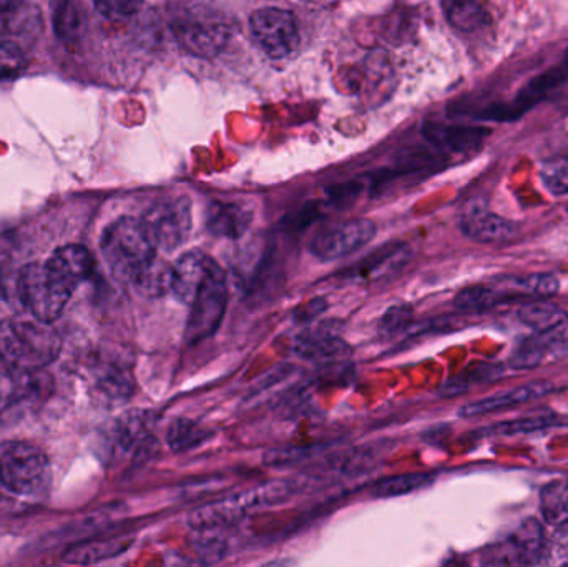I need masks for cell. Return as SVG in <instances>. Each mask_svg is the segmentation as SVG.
Returning a JSON list of instances; mask_svg holds the SVG:
<instances>
[{
	"instance_id": "1",
	"label": "cell",
	"mask_w": 568,
	"mask_h": 567,
	"mask_svg": "<svg viewBox=\"0 0 568 567\" xmlns=\"http://www.w3.org/2000/svg\"><path fill=\"white\" fill-rule=\"evenodd\" d=\"M59 333L40 320L9 318L0 322V358L13 372L33 373L59 356Z\"/></svg>"
},
{
	"instance_id": "2",
	"label": "cell",
	"mask_w": 568,
	"mask_h": 567,
	"mask_svg": "<svg viewBox=\"0 0 568 567\" xmlns=\"http://www.w3.org/2000/svg\"><path fill=\"white\" fill-rule=\"evenodd\" d=\"M102 253L116 280L133 283L156 259V246L142 220L123 216L103 232Z\"/></svg>"
},
{
	"instance_id": "3",
	"label": "cell",
	"mask_w": 568,
	"mask_h": 567,
	"mask_svg": "<svg viewBox=\"0 0 568 567\" xmlns=\"http://www.w3.org/2000/svg\"><path fill=\"white\" fill-rule=\"evenodd\" d=\"M52 468L42 449L32 443H0V483L20 496H40L49 489Z\"/></svg>"
},
{
	"instance_id": "4",
	"label": "cell",
	"mask_w": 568,
	"mask_h": 567,
	"mask_svg": "<svg viewBox=\"0 0 568 567\" xmlns=\"http://www.w3.org/2000/svg\"><path fill=\"white\" fill-rule=\"evenodd\" d=\"M75 290L70 288L45 263L33 262L20 270L17 293L27 312L40 322L52 323L62 315Z\"/></svg>"
},
{
	"instance_id": "5",
	"label": "cell",
	"mask_w": 568,
	"mask_h": 567,
	"mask_svg": "<svg viewBox=\"0 0 568 567\" xmlns=\"http://www.w3.org/2000/svg\"><path fill=\"white\" fill-rule=\"evenodd\" d=\"M229 305V282L225 272L213 260L205 280L200 285L195 298L190 303V318L186 325V340L200 343L212 338L225 318Z\"/></svg>"
},
{
	"instance_id": "6",
	"label": "cell",
	"mask_w": 568,
	"mask_h": 567,
	"mask_svg": "<svg viewBox=\"0 0 568 567\" xmlns=\"http://www.w3.org/2000/svg\"><path fill=\"white\" fill-rule=\"evenodd\" d=\"M183 49L193 55H216L230 39V26L219 12L200 7L179 17L173 26Z\"/></svg>"
},
{
	"instance_id": "7",
	"label": "cell",
	"mask_w": 568,
	"mask_h": 567,
	"mask_svg": "<svg viewBox=\"0 0 568 567\" xmlns=\"http://www.w3.org/2000/svg\"><path fill=\"white\" fill-rule=\"evenodd\" d=\"M142 222L156 249L173 252L192 232V203L186 196L162 200L145 213Z\"/></svg>"
},
{
	"instance_id": "8",
	"label": "cell",
	"mask_w": 568,
	"mask_h": 567,
	"mask_svg": "<svg viewBox=\"0 0 568 567\" xmlns=\"http://www.w3.org/2000/svg\"><path fill=\"white\" fill-rule=\"evenodd\" d=\"M376 235L371 220L354 219L324 226L310 243L311 253L323 262H336L364 249Z\"/></svg>"
},
{
	"instance_id": "9",
	"label": "cell",
	"mask_w": 568,
	"mask_h": 567,
	"mask_svg": "<svg viewBox=\"0 0 568 567\" xmlns=\"http://www.w3.org/2000/svg\"><path fill=\"white\" fill-rule=\"evenodd\" d=\"M250 27L263 52L273 59L291 55L300 43L296 20L287 10L276 7L256 10L250 19Z\"/></svg>"
},
{
	"instance_id": "10",
	"label": "cell",
	"mask_w": 568,
	"mask_h": 567,
	"mask_svg": "<svg viewBox=\"0 0 568 567\" xmlns=\"http://www.w3.org/2000/svg\"><path fill=\"white\" fill-rule=\"evenodd\" d=\"M568 355V320L546 330H537L532 336L517 346L510 358L516 369L539 368L542 365L560 362Z\"/></svg>"
},
{
	"instance_id": "11",
	"label": "cell",
	"mask_w": 568,
	"mask_h": 567,
	"mask_svg": "<svg viewBox=\"0 0 568 567\" xmlns=\"http://www.w3.org/2000/svg\"><path fill=\"white\" fill-rule=\"evenodd\" d=\"M497 553L494 565H540L547 561V543L539 523H524L509 543Z\"/></svg>"
},
{
	"instance_id": "12",
	"label": "cell",
	"mask_w": 568,
	"mask_h": 567,
	"mask_svg": "<svg viewBox=\"0 0 568 567\" xmlns=\"http://www.w3.org/2000/svg\"><path fill=\"white\" fill-rule=\"evenodd\" d=\"M255 508L252 492L240 493L232 498L222 499L213 505L203 506L190 516V525L200 531L226 528L245 518L246 513Z\"/></svg>"
},
{
	"instance_id": "13",
	"label": "cell",
	"mask_w": 568,
	"mask_h": 567,
	"mask_svg": "<svg viewBox=\"0 0 568 567\" xmlns=\"http://www.w3.org/2000/svg\"><path fill=\"white\" fill-rule=\"evenodd\" d=\"M554 392V385L549 382H536L530 385L519 386V388L509 389V392L499 393L490 398L479 399V402L469 403L463 406L459 415L463 418H476V416L489 415V413L503 412V409L513 408V406L524 405V403L536 402Z\"/></svg>"
},
{
	"instance_id": "14",
	"label": "cell",
	"mask_w": 568,
	"mask_h": 567,
	"mask_svg": "<svg viewBox=\"0 0 568 567\" xmlns=\"http://www.w3.org/2000/svg\"><path fill=\"white\" fill-rule=\"evenodd\" d=\"M427 142L437 149L450 152H467L479 149L484 140L493 133L487 126L447 125V123L427 122L423 126Z\"/></svg>"
},
{
	"instance_id": "15",
	"label": "cell",
	"mask_w": 568,
	"mask_h": 567,
	"mask_svg": "<svg viewBox=\"0 0 568 567\" xmlns=\"http://www.w3.org/2000/svg\"><path fill=\"white\" fill-rule=\"evenodd\" d=\"M409 246L404 243H390L383 246L379 252L371 253L367 259L361 260V263L349 270L347 276L359 282H379L399 272L409 262Z\"/></svg>"
},
{
	"instance_id": "16",
	"label": "cell",
	"mask_w": 568,
	"mask_h": 567,
	"mask_svg": "<svg viewBox=\"0 0 568 567\" xmlns=\"http://www.w3.org/2000/svg\"><path fill=\"white\" fill-rule=\"evenodd\" d=\"M213 259L200 250H190L180 256L173 265L172 292L180 302L190 305L199 292L200 285L209 273Z\"/></svg>"
},
{
	"instance_id": "17",
	"label": "cell",
	"mask_w": 568,
	"mask_h": 567,
	"mask_svg": "<svg viewBox=\"0 0 568 567\" xmlns=\"http://www.w3.org/2000/svg\"><path fill=\"white\" fill-rule=\"evenodd\" d=\"M47 265L75 290L90 279L93 272V256L85 246L65 245L52 253Z\"/></svg>"
},
{
	"instance_id": "18",
	"label": "cell",
	"mask_w": 568,
	"mask_h": 567,
	"mask_svg": "<svg viewBox=\"0 0 568 567\" xmlns=\"http://www.w3.org/2000/svg\"><path fill=\"white\" fill-rule=\"evenodd\" d=\"M460 230L467 239L479 243H499L513 239L516 225L496 213L476 209L460 220Z\"/></svg>"
},
{
	"instance_id": "19",
	"label": "cell",
	"mask_w": 568,
	"mask_h": 567,
	"mask_svg": "<svg viewBox=\"0 0 568 567\" xmlns=\"http://www.w3.org/2000/svg\"><path fill=\"white\" fill-rule=\"evenodd\" d=\"M153 415L143 409L129 412L120 416L112 429L113 446L119 452L130 455L145 448L152 432Z\"/></svg>"
},
{
	"instance_id": "20",
	"label": "cell",
	"mask_w": 568,
	"mask_h": 567,
	"mask_svg": "<svg viewBox=\"0 0 568 567\" xmlns=\"http://www.w3.org/2000/svg\"><path fill=\"white\" fill-rule=\"evenodd\" d=\"M252 225V213L236 203L215 202L206 212V226L215 236L240 239Z\"/></svg>"
},
{
	"instance_id": "21",
	"label": "cell",
	"mask_w": 568,
	"mask_h": 567,
	"mask_svg": "<svg viewBox=\"0 0 568 567\" xmlns=\"http://www.w3.org/2000/svg\"><path fill=\"white\" fill-rule=\"evenodd\" d=\"M568 82V50L564 59L557 65L550 67L546 72L540 75L534 77L523 90L516 100H513L514 105L517 107L520 113L529 112L532 107H536L540 100L546 99L547 93L552 90L559 89L560 85Z\"/></svg>"
},
{
	"instance_id": "22",
	"label": "cell",
	"mask_w": 568,
	"mask_h": 567,
	"mask_svg": "<svg viewBox=\"0 0 568 567\" xmlns=\"http://www.w3.org/2000/svg\"><path fill=\"white\" fill-rule=\"evenodd\" d=\"M294 352L304 360L323 362V360L339 358L349 353V346L344 343L341 336L323 326L314 332L304 333L294 343Z\"/></svg>"
},
{
	"instance_id": "23",
	"label": "cell",
	"mask_w": 568,
	"mask_h": 567,
	"mask_svg": "<svg viewBox=\"0 0 568 567\" xmlns=\"http://www.w3.org/2000/svg\"><path fill=\"white\" fill-rule=\"evenodd\" d=\"M559 279L549 273H537V275L514 276V279L503 280L497 286L504 300L506 296H530V298H539V296L556 295L559 292Z\"/></svg>"
},
{
	"instance_id": "24",
	"label": "cell",
	"mask_w": 568,
	"mask_h": 567,
	"mask_svg": "<svg viewBox=\"0 0 568 567\" xmlns=\"http://www.w3.org/2000/svg\"><path fill=\"white\" fill-rule=\"evenodd\" d=\"M450 26L463 32H474L486 22V12L477 0H440Z\"/></svg>"
},
{
	"instance_id": "25",
	"label": "cell",
	"mask_w": 568,
	"mask_h": 567,
	"mask_svg": "<svg viewBox=\"0 0 568 567\" xmlns=\"http://www.w3.org/2000/svg\"><path fill=\"white\" fill-rule=\"evenodd\" d=\"M434 482L430 473H407V475L390 476L381 479L373 486V495L376 498H397V496L410 495L417 489L426 488Z\"/></svg>"
},
{
	"instance_id": "26",
	"label": "cell",
	"mask_w": 568,
	"mask_h": 567,
	"mask_svg": "<svg viewBox=\"0 0 568 567\" xmlns=\"http://www.w3.org/2000/svg\"><path fill=\"white\" fill-rule=\"evenodd\" d=\"M173 266L165 260L156 259L140 273L133 285L146 296H162L172 292Z\"/></svg>"
},
{
	"instance_id": "27",
	"label": "cell",
	"mask_w": 568,
	"mask_h": 567,
	"mask_svg": "<svg viewBox=\"0 0 568 567\" xmlns=\"http://www.w3.org/2000/svg\"><path fill=\"white\" fill-rule=\"evenodd\" d=\"M540 508H542L544 518L550 525H560L568 522V482L567 479H556L544 486L540 493Z\"/></svg>"
},
{
	"instance_id": "28",
	"label": "cell",
	"mask_w": 568,
	"mask_h": 567,
	"mask_svg": "<svg viewBox=\"0 0 568 567\" xmlns=\"http://www.w3.org/2000/svg\"><path fill=\"white\" fill-rule=\"evenodd\" d=\"M130 539L125 538H112L105 539V541H92L87 545L75 546L67 553V561L69 563H82V565H89V563L102 561V559L112 558V556L119 555V553L125 551L129 548Z\"/></svg>"
},
{
	"instance_id": "29",
	"label": "cell",
	"mask_w": 568,
	"mask_h": 567,
	"mask_svg": "<svg viewBox=\"0 0 568 567\" xmlns=\"http://www.w3.org/2000/svg\"><path fill=\"white\" fill-rule=\"evenodd\" d=\"M209 438V432L199 423L192 419L180 418L172 422L166 432V443H169L172 452L185 453L190 449H195L196 446L202 445Z\"/></svg>"
},
{
	"instance_id": "30",
	"label": "cell",
	"mask_w": 568,
	"mask_h": 567,
	"mask_svg": "<svg viewBox=\"0 0 568 567\" xmlns=\"http://www.w3.org/2000/svg\"><path fill=\"white\" fill-rule=\"evenodd\" d=\"M517 316L524 325L530 326L534 332L550 328V326L568 320L567 313L562 308L546 302L526 303V305L520 306Z\"/></svg>"
},
{
	"instance_id": "31",
	"label": "cell",
	"mask_w": 568,
	"mask_h": 567,
	"mask_svg": "<svg viewBox=\"0 0 568 567\" xmlns=\"http://www.w3.org/2000/svg\"><path fill=\"white\" fill-rule=\"evenodd\" d=\"M504 298L496 286L477 285L464 288L454 298V305L459 312L483 313L503 303Z\"/></svg>"
},
{
	"instance_id": "32",
	"label": "cell",
	"mask_w": 568,
	"mask_h": 567,
	"mask_svg": "<svg viewBox=\"0 0 568 567\" xmlns=\"http://www.w3.org/2000/svg\"><path fill=\"white\" fill-rule=\"evenodd\" d=\"M542 182L552 195H568V156L547 160L542 166Z\"/></svg>"
},
{
	"instance_id": "33",
	"label": "cell",
	"mask_w": 568,
	"mask_h": 567,
	"mask_svg": "<svg viewBox=\"0 0 568 567\" xmlns=\"http://www.w3.org/2000/svg\"><path fill=\"white\" fill-rule=\"evenodd\" d=\"M559 425H562V423L557 416H536V418L517 419V422L494 426L493 429H489V433L503 436L526 435V433L540 432V429Z\"/></svg>"
},
{
	"instance_id": "34",
	"label": "cell",
	"mask_w": 568,
	"mask_h": 567,
	"mask_svg": "<svg viewBox=\"0 0 568 567\" xmlns=\"http://www.w3.org/2000/svg\"><path fill=\"white\" fill-rule=\"evenodd\" d=\"M410 322H413V308L409 305L399 303V305L390 306L384 313L379 322V328L386 335H397V333L406 330Z\"/></svg>"
},
{
	"instance_id": "35",
	"label": "cell",
	"mask_w": 568,
	"mask_h": 567,
	"mask_svg": "<svg viewBox=\"0 0 568 567\" xmlns=\"http://www.w3.org/2000/svg\"><path fill=\"white\" fill-rule=\"evenodd\" d=\"M547 565L568 566V522L557 525L547 543Z\"/></svg>"
},
{
	"instance_id": "36",
	"label": "cell",
	"mask_w": 568,
	"mask_h": 567,
	"mask_svg": "<svg viewBox=\"0 0 568 567\" xmlns=\"http://www.w3.org/2000/svg\"><path fill=\"white\" fill-rule=\"evenodd\" d=\"M143 0H95L97 10L109 19L119 20L139 12Z\"/></svg>"
},
{
	"instance_id": "37",
	"label": "cell",
	"mask_w": 568,
	"mask_h": 567,
	"mask_svg": "<svg viewBox=\"0 0 568 567\" xmlns=\"http://www.w3.org/2000/svg\"><path fill=\"white\" fill-rule=\"evenodd\" d=\"M23 52L12 43L0 42V80L13 75L23 67Z\"/></svg>"
},
{
	"instance_id": "38",
	"label": "cell",
	"mask_w": 568,
	"mask_h": 567,
	"mask_svg": "<svg viewBox=\"0 0 568 567\" xmlns=\"http://www.w3.org/2000/svg\"><path fill=\"white\" fill-rule=\"evenodd\" d=\"M321 452V446H300V448L280 449L273 452L268 456L270 465H294V463L304 462V459L313 458L316 453Z\"/></svg>"
},
{
	"instance_id": "39",
	"label": "cell",
	"mask_w": 568,
	"mask_h": 567,
	"mask_svg": "<svg viewBox=\"0 0 568 567\" xmlns=\"http://www.w3.org/2000/svg\"><path fill=\"white\" fill-rule=\"evenodd\" d=\"M57 27H59V32L63 33V36H69L72 32V27H77V16H75V7L72 3H63L62 10L59 13V22H57Z\"/></svg>"
},
{
	"instance_id": "40",
	"label": "cell",
	"mask_w": 568,
	"mask_h": 567,
	"mask_svg": "<svg viewBox=\"0 0 568 567\" xmlns=\"http://www.w3.org/2000/svg\"><path fill=\"white\" fill-rule=\"evenodd\" d=\"M323 310H326V303H324L323 300H313V302L307 303L306 306H303L300 315L296 313L297 322H310V320H313L314 316L320 315Z\"/></svg>"
},
{
	"instance_id": "41",
	"label": "cell",
	"mask_w": 568,
	"mask_h": 567,
	"mask_svg": "<svg viewBox=\"0 0 568 567\" xmlns=\"http://www.w3.org/2000/svg\"><path fill=\"white\" fill-rule=\"evenodd\" d=\"M23 6V0H0V17L10 16Z\"/></svg>"
},
{
	"instance_id": "42",
	"label": "cell",
	"mask_w": 568,
	"mask_h": 567,
	"mask_svg": "<svg viewBox=\"0 0 568 567\" xmlns=\"http://www.w3.org/2000/svg\"><path fill=\"white\" fill-rule=\"evenodd\" d=\"M567 212H568V209H567Z\"/></svg>"
}]
</instances>
